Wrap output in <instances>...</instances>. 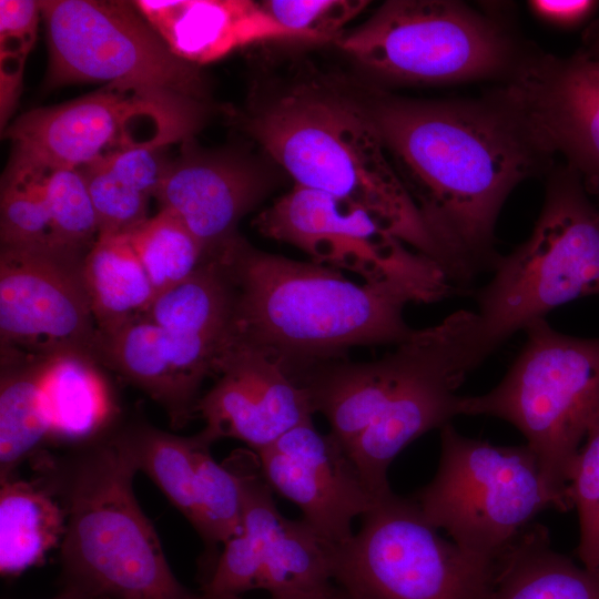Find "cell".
<instances>
[{
  "mask_svg": "<svg viewBox=\"0 0 599 599\" xmlns=\"http://www.w3.org/2000/svg\"><path fill=\"white\" fill-rule=\"evenodd\" d=\"M496 101L544 154L599 186V69L581 51L521 63Z\"/></svg>",
  "mask_w": 599,
  "mask_h": 599,
  "instance_id": "16",
  "label": "cell"
},
{
  "mask_svg": "<svg viewBox=\"0 0 599 599\" xmlns=\"http://www.w3.org/2000/svg\"><path fill=\"white\" fill-rule=\"evenodd\" d=\"M83 276L99 333L144 316L154 300L128 234L99 235L84 257Z\"/></svg>",
  "mask_w": 599,
  "mask_h": 599,
  "instance_id": "26",
  "label": "cell"
},
{
  "mask_svg": "<svg viewBox=\"0 0 599 599\" xmlns=\"http://www.w3.org/2000/svg\"><path fill=\"white\" fill-rule=\"evenodd\" d=\"M598 210H599V206H598Z\"/></svg>",
  "mask_w": 599,
  "mask_h": 599,
  "instance_id": "42",
  "label": "cell"
},
{
  "mask_svg": "<svg viewBox=\"0 0 599 599\" xmlns=\"http://www.w3.org/2000/svg\"><path fill=\"white\" fill-rule=\"evenodd\" d=\"M162 149L152 145L128 148L98 162L133 189L155 197L170 164L162 156Z\"/></svg>",
  "mask_w": 599,
  "mask_h": 599,
  "instance_id": "35",
  "label": "cell"
},
{
  "mask_svg": "<svg viewBox=\"0 0 599 599\" xmlns=\"http://www.w3.org/2000/svg\"><path fill=\"white\" fill-rule=\"evenodd\" d=\"M41 17L40 1H0V58L26 61L31 51Z\"/></svg>",
  "mask_w": 599,
  "mask_h": 599,
  "instance_id": "36",
  "label": "cell"
},
{
  "mask_svg": "<svg viewBox=\"0 0 599 599\" xmlns=\"http://www.w3.org/2000/svg\"><path fill=\"white\" fill-rule=\"evenodd\" d=\"M353 537L328 546L331 578L345 599H488L496 561L441 538L413 498L393 491Z\"/></svg>",
  "mask_w": 599,
  "mask_h": 599,
  "instance_id": "9",
  "label": "cell"
},
{
  "mask_svg": "<svg viewBox=\"0 0 599 599\" xmlns=\"http://www.w3.org/2000/svg\"><path fill=\"white\" fill-rule=\"evenodd\" d=\"M203 599V598H202ZM225 599H242L241 597H232V598H225ZM270 599H278V598H272L270 597ZM319 599H345L343 597V595L341 593V591L337 593V595H334V596H331V597H326V598H319Z\"/></svg>",
  "mask_w": 599,
  "mask_h": 599,
  "instance_id": "40",
  "label": "cell"
},
{
  "mask_svg": "<svg viewBox=\"0 0 599 599\" xmlns=\"http://www.w3.org/2000/svg\"><path fill=\"white\" fill-rule=\"evenodd\" d=\"M216 382L196 405L212 444L234 438L258 451L314 414L306 392L273 361L230 343L219 361Z\"/></svg>",
  "mask_w": 599,
  "mask_h": 599,
  "instance_id": "18",
  "label": "cell"
},
{
  "mask_svg": "<svg viewBox=\"0 0 599 599\" xmlns=\"http://www.w3.org/2000/svg\"><path fill=\"white\" fill-rule=\"evenodd\" d=\"M412 498L461 550L494 562L537 514L556 509L527 444L495 446L460 435L450 423L440 428L436 475Z\"/></svg>",
  "mask_w": 599,
  "mask_h": 599,
  "instance_id": "7",
  "label": "cell"
},
{
  "mask_svg": "<svg viewBox=\"0 0 599 599\" xmlns=\"http://www.w3.org/2000/svg\"><path fill=\"white\" fill-rule=\"evenodd\" d=\"M337 45L380 78L420 84L479 80L504 72L512 49L499 27L450 0H390Z\"/></svg>",
  "mask_w": 599,
  "mask_h": 599,
  "instance_id": "10",
  "label": "cell"
},
{
  "mask_svg": "<svg viewBox=\"0 0 599 599\" xmlns=\"http://www.w3.org/2000/svg\"><path fill=\"white\" fill-rule=\"evenodd\" d=\"M394 167L443 248L454 284L493 252L498 214L544 154L496 102L419 101L385 94L365 103Z\"/></svg>",
  "mask_w": 599,
  "mask_h": 599,
  "instance_id": "1",
  "label": "cell"
},
{
  "mask_svg": "<svg viewBox=\"0 0 599 599\" xmlns=\"http://www.w3.org/2000/svg\"><path fill=\"white\" fill-rule=\"evenodd\" d=\"M114 439L203 539L226 538L238 527L240 480L213 458L212 443L201 433L181 437L142 425Z\"/></svg>",
  "mask_w": 599,
  "mask_h": 599,
  "instance_id": "19",
  "label": "cell"
},
{
  "mask_svg": "<svg viewBox=\"0 0 599 599\" xmlns=\"http://www.w3.org/2000/svg\"><path fill=\"white\" fill-rule=\"evenodd\" d=\"M225 463L241 484V528L219 554L202 586V598L241 597L258 589L278 599L337 595L328 546L304 520L287 519L277 510L257 455L237 450Z\"/></svg>",
  "mask_w": 599,
  "mask_h": 599,
  "instance_id": "12",
  "label": "cell"
},
{
  "mask_svg": "<svg viewBox=\"0 0 599 599\" xmlns=\"http://www.w3.org/2000/svg\"><path fill=\"white\" fill-rule=\"evenodd\" d=\"M43 362L1 365L0 481L11 478L16 468L49 440L39 393Z\"/></svg>",
  "mask_w": 599,
  "mask_h": 599,
  "instance_id": "28",
  "label": "cell"
},
{
  "mask_svg": "<svg viewBox=\"0 0 599 599\" xmlns=\"http://www.w3.org/2000/svg\"><path fill=\"white\" fill-rule=\"evenodd\" d=\"M49 88L105 82L180 106L203 104L199 67L176 57L133 2L40 1Z\"/></svg>",
  "mask_w": 599,
  "mask_h": 599,
  "instance_id": "8",
  "label": "cell"
},
{
  "mask_svg": "<svg viewBox=\"0 0 599 599\" xmlns=\"http://www.w3.org/2000/svg\"><path fill=\"white\" fill-rule=\"evenodd\" d=\"M255 454L272 490L295 504L327 546L348 541L353 520L379 501L341 445L312 419Z\"/></svg>",
  "mask_w": 599,
  "mask_h": 599,
  "instance_id": "17",
  "label": "cell"
},
{
  "mask_svg": "<svg viewBox=\"0 0 599 599\" xmlns=\"http://www.w3.org/2000/svg\"><path fill=\"white\" fill-rule=\"evenodd\" d=\"M265 237L287 243L317 264L348 270L364 282L397 281L433 303L455 290L444 267L394 236L365 209L294 185L253 222Z\"/></svg>",
  "mask_w": 599,
  "mask_h": 599,
  "instance_id": "13",
  "label": "cell"
},
{
  "mask_svg": "<svg viewBox=\"0 0 599 599\" xmlns=\"http://www.w3.org/2000/svg\"><path fill=\"white\" fill-rule=\"evenodd\" d=\"M488 599H599V571L556 551L548 530L530 524L496 560Z\"/></svg>",
  "mask_w": 599,
  "mask_h": 599,
  "instance_id": "23",
  "label": "cell"
},
{
  "mask_svg": "<svg viewBox=\"0 0 599 599\" xmlns=\"http://www.w3.org/2000/svg\"><path fill=\"white\" fill-rule=\"evenodd\" d=\"M54 599H103V598L94 597L81 590L67 587L65 591Z\"/></svg>",
  "mask_w": 599,
  "mask_h": 599,
  "instance_id": "39",
  "label": "cell"
},
{
  "mask_svg": "<svg viewBox=\"0 0 599 599\" xmlns=\"http://www.w3.org/2000/svg\"><path fill=\"white\" fill-rule=\"evenodd\" d=\"M265 192L263 177L245 162L189 151L169 164L155 199L185 223L204 258H212L238 236L240 220Z\"/></svg>",
  "mask_w": 599,
  "mask_h": 599,
  "instance_id": "20",
  "label": "cell"
},
{
  "mask_svg": "<svg viewBox=\"0 0 599 599\" xmlns=\"http://www.w3.org/2000/svg\"><path fill=\"white\" fill-rule=\"evenodd\" d=\"M180 59L196 67L266 40H302L248 0L132 1Z\"/></svg>",
  "mask_w": 599,
  "mask_h": 599,
  "instance_id": "21",
  "label": "cell"
},
{
  "mask_svg": "<svg viewBox=\"0 0 599 599\" xmlns=\"http://www.w3.org/2000/svg\"><path fill=\"white\" fill-rule=\"evenodd\" d=\"M568 497L579 518L578 557L583 567L599 571V422L588 433L573 460Z\"/></svg>",
  "mask_w": 599,
  "mask_h": 599,
  "instance_id": "32",
  "label": "cell"
},
{
  "mask_svg": "<svg viewBox=\"0 0 599 599\" xmlns=\"http://www.w3.org/2000/svg\"><path fill=\"white\" fill-rule=\"evenodd\" d=\"M478 291L467 348L477 367L506 339L573 300L599 294V210L568 165L550 182L530 237L499 256Z\"/></svg>",
  "mask_w": 599,
  "mask_h": 599,
  "instance_id": "5",
  "label": "cell"
},
{
  "mask_svg": "<svg viewBox=\"0 0 599 599\" xmlns=\"http://www.w3.org/2000/svg\"><path fill=\"white\" fill-rule=\"evenodd\" d=\"M235 307L233 283L217 258H204L181 283L159 293L145 317L160 328L230 344Z\"/></svg>",
  "mask_w": 599,
  "mask_h": 599,
  "instance_id": "27",
  "label": "cell"
},
{
  "mask_svg": "<svg viewBox=\"0 0 599 599\" xmlns=\"http://www.w3.org/2000/svg\"><path fill=\"white\" fill-rule=\"evenodd\" d=\"M528 3L536 16L559 27L579 24L598 6V2L592 0H532Z\"/></svg>",
  "mask_w": 599,
  "mask_h": 599,
  "instance_id": "37",
  "label": "cell"
},
{
  "mask_svg": "<svg viewBox=\"0 0 599 599\" xmlns=\"http://www.w3.org/2000/svg\"><path fill=\"white\" fill-rule=\"evenodd\" d=\"M524 331L525 345L502 380L484 395L461 396L459 414L514 425L537 456L556 509L566 511L573 460L599 422V338L557 332L545 318Z\"/></svg>",
  "mask_w": 599,
  "mask_h": 599,
  "instance_id": "6",
  "label": "cell"
},
{
  "mask_svg": "<svg viewBox=\"0 0 599 599\" xmlns=\"http://www.w3.org/2000/svg\"><path fill=\"white\" fill-rule=\"evenodd\" d=\"M587 49L581 51L588 59H599V20L596 21L586 34Z\"/></svg>",
  "mask_w": 599,
  "mask_h": 599,
  "instance_id": "38",
  "label": "cell"
},
{
  "mask_svg": "<svg viewBox=\"0 0 599 599\" xmlns=\"http://www.w3.org/2000/svg\"><path fill=\"white\" fill-rule=\"evenodd\" d=\"M85 255L54 245L1 247V365L61 354L93 359L98 327L83 276Z\"/></svg>",
  "mask_w": 599,
  "mask_h": 599,
  "instance_id": "14",
  "label": "cell"
},
{
  "mask_svg": "<svg viewBox=\"0 0 599 599\" xmlns=\"http://www.w3.org/2000/svg\"><path fill=\"white\" fill-rule=\"evenodd\" d=\"M467 311L430 326V341L417 370L383 413L344 449L379 500L392 493L387 471L413 440L459 414L457 389L474 368L465 344Z\"/></svg>",
  "mask_w": 599,
  "mask_h": 599,
  "instance_id": "15",
  "label": "cell"
},
{
  "mask_svg": "<svg viewBox=\"0 0 599 599\" xmlns=\"http://www.w3.org/2000/svg\"><path fill=\"white\" fill-rule=\"evenodd\" d=\"M52 245L87 254L99 236L97 214L82 173L59 169L44 177Z\"/></svg>",
  "mask_w": 599,
  "mask_h": 599,
  "instance_id": "31",
  "label": "cell"
},
{
  "mask_svg": "<svg viewBox=\"0 0 599 599\" xmlns=\"http://www.w3.org/2000/svg\"><path fill=\"white\" fill-rule=\"evenodd\" d=\"M590 61L599 69V59L598 60H590Z\"/></svg>",
  "mask_w": 599,
  "mask_h": 599,
  "instance_id": "41",
  "label": "cell"
},
{
  "mask_svg": "<svg viewBox=\"0 0 599 599\" xmlns=\"http://www.w3.org/2000/svg\"><path fill=\"white\" fill-rule=\"evenodd\" d=\"M235 291L231 343L253 348L295 382L357 346L399 345L415 332L397 281L356 283L337 270L260 251L237 236L217 257Z\"/></svg>",
  "mask_w": 599,
  "mask_h": 599,
  "instance_id": "2",
  "label": "cell"
},
{
  "mask_svg": "<svg viewBox=\"0 0 599 599\" xmlns=\"http://www.w3.org/2000/svg\"><path fill=\"white\" fill-rule=\"evenodd\" d=\"M93 359L143 390L181 428L196 415L201 384L180 370L162 329L145 316L97 334Z\"/></svg>",
  "mask_w": 599,
  "mask_h": 599,
  "instance_id": "22",
  "label": "cell"
},
{
  "mask_svg": "<svg viewBox=\"0 0 599 599\" xmlns=\"http://www.w3.org/2000/svg\"><path fill=\"white\" fill-rule=\"evenodd\" d=\"M204 105L180 106L105 84L58 105L30 110L3 130L10 167L80 170L128 148H164L200 129Z\"/></svg>",
  "mask_w": 599,
  "mask_h": 599,
  "instance_id": "11",
  "label": "cell"
},
{
  "mask_svg": "<svg viewBox=\"0 0 599 599\" xmlns=\"http://www.w3.org/2000/svg\"><path fill=\"white\" fill-rule=\"evenodd\" d=\"M67 511L61 560L68 588L103 599H202L172 572L133 493L138 471L112 438L53 465Z\"/></svg>",
  "mask_w": 599,
  "mask_h": 599,
  "instance_id": "4",
  "label": "cell"
},
{
  "mask_svg": "<svg viewBox=\"0 0 599 599\" xmlns=\"http://www.w3.org/2000/svg\"><path fill=\"white\" fill-rule=\"evenodd\" d=\"M154 291V297L189 277L204 261V250L174 212L161 207L128 233Z\"/></svg>",
  "mask_w": 599,
  "mask_h": 599,
  "instance_id": "29",
  "label": "cell"
},
{
  "mask_svg": "<svg viewBox=\"0 0 599 599\" xmlns=\"http://www.w3.org/2000/svg\"><path fill=\"white\" fill-rule=\"evenodd\" d=\"M97 214L99 235L128 234L148 220L149 196L115 176L102 162L79 170Z\"/></svg>",
  "mask_w": 599,
  "mask_h": 599,
  "instance_id": "33",
  "label": "cell"
},
{
  "mask_svg": "<svg viewBox=\"0 0 599 599\" xmlns=\"http://www.w3.org/2000/svg\"><path fill=\"white\" fill-rule=\"evenodd\" d=\"M67 511L50 488L11 477L0 488V571L18 575L61 546Z\"/></svg>",
  "mask_w": 599,
  "mask_h": 599,
  "instance_id": "25",
  "label": "cell"
},
{
  "mask_svg": "<svg viewBox=\"0 0 599 599\" xmlns=\"http://www.w3.org/2000/svg\"><path fill=\"white\" fill-rule=\"evenodd\" d=\"M45 174L7 167L1 183V247L52 245Z\"/></svg>",
  "mask_w": 599,
  "mask_h": 599,
  "instance_id": "30",
  "label": "cell"
},
{
  "mask_svg": "<svg viewBox=\"0 0 599 599\" xmlns=\"http://www.w3.org/2000/svg\"><path fill=\"white\" fill-rule=\"evenodd\" d=\"M245 126L295 185L365 209L449 275L447 257L389 162L365 103L300 82L255 104Z\"/></svg>",
  "mask_w": 599,
  "mask_h": 599,
  "instance_id": "3",
  "label": "cell"
},
{
  "mask_svg": "<svg viewBox=\"0 0 599 599\" xmlns=\"http://www.w3.org/2000/svg\"><path fill=\"white\" fill-rule=\"evenodd\" d=\"M39 393L49 439L88 440L114 415L111 389L98 364L88 356L61 354L44 361Z\"/></svg>",
  "mask_w": 599,
  "mask_h": 599,
  "instance_id": "24",
  "label": "cell"
},
{
  "mask_svg": "<svg viewBox=\"0 0 599 599\" xmlns=\"http://www.w3.org/2000/svg\"><path fill=\"white\" fill-rule=\"evenodd\" d=\"M264 10L304 41L336 40L367 6L366 0H266Z\"/></svg>",
  "mask_w": 599,
  "mask_h": 599,
  "instance_id": "34",
  "label": "cell"
}]
</instances>
